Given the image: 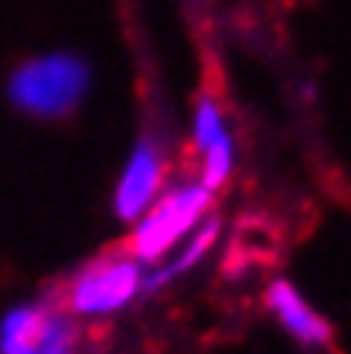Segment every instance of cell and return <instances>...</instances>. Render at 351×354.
<instances>
[{
	"instance_id": "obj_1",
	"label": "cell",
	"mask_w": 351,
	"mask_h": 354,
	"mask_svg": "<svg viewBox=\"0 0 351 354\" xmlns=\"http://www.w3.org/2000/svg\"><path fill=\"white\" fill-rule=\"evenodd\" d=\"M140 259H133L127 242L99 252L92 263H86L72 279L58 283L51 290V304L62 307L72 317H96L127 307L133 293L140 290Z\"/></svg>"
},
{
	"instance_id": "obj_2",
	"label": "cell",
	"mask_w": 351,
	"mask_h": 354,
	"mask_svg": "<svg viewBox=\"0 0 351 354\" xmlns=\"http://www.w3.org/2000/svg\"><path fill=\"white\" fill-rule=\"evenodd\" d=\"M86 82L89 72L79 58L48 55L38 62H28L10 79V99L35 116H62L82 99Z\"/></svg>"
},
{
	"instance_id": "obj_3",
	"label": "cell",
	"mask_w": 351,
	"mask_h": 354,
	"mask_svg": "<svg viewBox=\"0 0 351 354\" xmlns=\"http://www.w3.org/2000/svg\"><path fill=\"white\" fill-rule=\"evenodd\" d=\"M82 330L51 300L17 307L0 330V354H79Z\"/></svg>"
},
{
	"instance_id": "obj_4",
	"label": "cell",
	"mask_w": 351,
	"mask_h": 354,
	"mask_svg": "<svg viewBox=\"0 0 351 354\" xmlns=\"http://www.w3.org/2000/svg\"><path fill=\"white\" fill-rule=\"evenodd\" d=\"M208 205H212L208 187H181V191H171L147 218L140 221V228L127 239V249L133 252V259L154 263L157 256H164L188 228L198 225V218L205 215Z\"/></svg>"
},
{
	"instance_id": "obj_5",
	"label": "cell",
	"mask_w": 351,
	"mask_h": 354,
	"mask_svg": "<svg viewBox=\"0 0 351 354\" xmlns=\"http://www.w3.org/2000/svg\"><path fill=\"white\" fill-rule=\"evenodd\" d=\"M164 184V157L154 143H140L133 153L130 167L116 187V212L120 218H140L147 212V205L154 201V194Z\"/></svg>"
},
{
	"instance_id": "obj_6",
	"label": "cell",
	"mask_w": 351,
	"mask_h": 354,
	"mask_svg": "<svg viewBox=\"0 0 351 354\" xmlns=\"http://www.w3.org/2000/svg\"><path fill=\"white\" fill-rule=\"evenodd\" d=\"M266 307L273 310L276 320H280L300 344H307V348H324V344L334 341L331 324H327L324 317H317V313L304 304V297H300L287 279L269 283V290H266Z\"/></svg>"
},
{
	"instance_id": "obj_7",
	"label": "cell",
	"mask_w": 351,
	"mask_h": 354,
	"mask_svg": "<svg viewBox=\"0 0 351 354\" xmlns=\"http://www.w3.org/2000/svg\"><path fill=\"white\" fill-rule=\"evenodd\" d=\"M215 235H219V221H215V218L205 221V225L198 228V235L191 239V245L181 252V259H174V263L164 266V269H157L154 276H147V279H143V286H147V290H157V286H164L168 279L181 276L184 269H191V266H195L198 259H201V256H205V252H208V245L215 242Z\"/></svg>"
},
{
	"instance_id": "obj_8",
	"label": "cell",
	"mask_w": 351,
	"mask_h": 354,
	"mask_svg": "<svg viewBox=\"0 0 351 354\" xmlns=\"http://www.w3.org/2000/svg\"><path fill=\"white\" fill-rule=\"evenodd\" d=\"M222 106L215 92H205L201 102H198V113H195V143L205 150L208 143H215L222 136Z\"/></svg>"
},
{
	"instance_id": "obj_9",
	"label": "cell",
	"mask_w": 351,
	"mask_h": 354,
	"mask_svg": "<svg viewBox=\"0 0 351 354\" xmlns=\"http://www.w3.org/2000/svg\"><path fill=\"white\" fill-rule=\"evenodd\" d=\"M205 187H219L222 180L228 177V167H232V143H228V136L222 133L215 143H208L205 147Z\"/></svg>"
}]
</instances>
